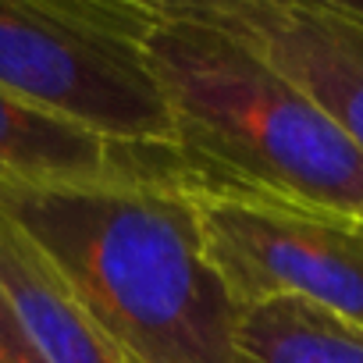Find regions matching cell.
Returning <instances> with one entry per match:
<instances>
[{
  "label": "cell",
  "instance_id": "cell-1",
  "mask_svg": "<svg viewBox=\"0 0 363 363\" xmlns=\"http://www.w3.org/2000/svg\"><path fill=\"white\" fill-rule=\"evenodd\" d=\"M135 167L93 182L0 186L11 228L132 363H239V313L214 274L193 196L132 150Z\"/></svg>",
  "mask_w": 363,
  "mask_h": 363
},
{
  "label": "cell",
  "instance_id": "cell-2",
  "mask_svg": "<svg viewBox=\"0 0 363 363\" xmlns=\"http://www.w3.org/2000/svg\"><path fill=\"white\" fill-rule=\"evenodd\" d=\"M174 146L164 171L363 225V150L257 47L189 0H153L146 40Z\"/></svg>",
  "mask_w": 363,
  "mask_h": 363
},
{
  "label": "cell",
  "instance_id": "cell-3",
  "mask_svg": "<svg viewBox=\"0 0 363 363\" xmlns=\"http://www.w3.org/2000/svg\"><path fill=\"white\" fill-rule=\"evenodd\" d=\"M153 0H0V89L118 150H171Z\"/></svg>",
  "mask_w": 363,
  "mask_h": 363
},
{
  "label": "cell",
  "instance_id": "cell-4",
  "mask_svg": "<svg viewBox=\"0 0 363 363\" xmlns=\"http://www.w3.org/2000/svg\"><path fill=\"white\" fill-rule=\"evenodd\" d=\"M182 189L193 196L207 260L235 313L303 299L363 328V225L239 189Z\"/></svg>",
  "mask_w": 363,
  "mask_h": 363
},
{
  "label": "cell",
  "instance_id": "cell-5",
  "mask_svg": "<svg viewBox=\"0 0 363 363\" xmlns=\"http://www.w3.org/2000/svg\"><path fill=\"white\" fill-rule=\"evenodd\" d=\"M306 89L363 150V8L356 0H189Z\"/></svg>",
  "mask_w": 363,
  "mask_h": 363
},
{
  "label": "cell",
  "instance_id": "cell-6",
  "mask_svg": "<svg viewBox=\"0 0 363 363\" xmlns=\"http://www.w3.org/2000/svg\"><path fill=\"white\" fill-rule=\"evenodd\" d=\"M0 296L47 363H132L54 271L0 225Z\"/></svg>",
  "mask_w": 363,
  "mask_h": 363
},
{
  "label": "cell",
  "instance_id": "cell-7",
  "mask_svg": "<svg viewBox=\"0 0 363 363\" xmlns=\"http://www.w3.org/2000/svg\"><path fill=\"white\" fill-rule=\"evenodd\" d=\"M132 167V150H118L0 89V186L93 182L125 174Z\"/></svg>",
  "mask_w": 363,
  "mask_h": 363
},
{
  "label": "cell",
  "instance_id": "cell-8",
  "mask_svg": "<svg viewBox=\"0 0 363 363\" xmlns=\"http://www.w3.org/2000/svg\"><path fill=\"white\" fill-rule=\"evenodd\" d=\"M239 363H363V328L303 299L239 313Z\"/></svg>",
  "mask_w": 363,
  "mask_h": 363
},
{
  "label": "cell",
  "instance_id": "cell-9",
  "mask_svg": "<svg viewBox=\"0 0 363 363\" xmlns=\"http://www.w3.org/2000/svg\"><path fill=\"white\" fill-rule=\"evenodd\" d=\"M0 363H47L40 349L29 342V335L22 331L4 296H0Z\"/></svg>",
  "mask_w": 363,
  "mask_h": 363
},
{
  "label": "cell",
  "instance_id": "cell-10",
  "mask_svg": "<svg viewBox=\"0 0 363 363\" xmlns=\"http://www.w3.org/2000/svg\"><path fill=\"white\" fill-rule=\"evenodd\" d=\"M359 235H363V228H359Z\"/></svg>",
  "mask_w": 363,
  "mask_h": 363
}]
</instances>
